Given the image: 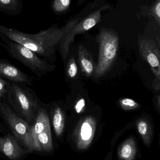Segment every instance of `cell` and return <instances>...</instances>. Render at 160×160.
Here are the masks:
<instances>
[{
	"label": "cell",
	"mask_w": 160,
	"mask_h": 160,
	"mask_svg": "<svg viewBox=\"0 0 160 160\" xmlns=\"http://www.w3.org/2000/svg\"><path fill=\"white\" fill-rule=\"evenodd\" d=\"M147 13L145 16H152L154 18L156 24L160 26V0H155L151 6L147 7Z\"/></svg>",
	"instance_id": "obj_19"
},
{
	"label": "cell",
	"mask_w": 160,
	"mask_h": 160,
	"mask_svg": "<svg viewBox=\"0 0 160 160\" xmlns=\"http://www.w3.org/2000/svg\"><path fill=\"white\" fill-rule=\"evenodd\" d=\"M97 122L93 117H87L81 120L74 132L75 142L79 150L87 149L92 142Z\"/></svg>",
	"instance_id": "obj_8"
},
{
	"label": "cell",
	"mask_w": 160,
	"mask_h": 160,
	"mask_svg": "<svg viewBox=\"0 0 160 160\" xmlns=\"http://www.w3.org/2000/svg\"><path fill=\"white\" fill-rule=\"evenodd\" d=\"M0 76L13 83L32 85L34 79L5 59L0 58Z\"/></svg>",
	"instance_id": "obj_9"
},
{
	"label": "cell",
	"mask_w": 160,
	"mask_h": 160,
	"mask_svg": "<svg viewBox=\"0 0 160 160\" xmlns=\"http://www.w3.org/2000/svg\"><path fill=\"white\" fill-rule=\"evenodd\" d=\"M104 9L105 7L101 8L78 22L73 28L62 37L58 47L63 59L67 58L70 50V44L74 41L75 36L85 33L96 26L101 21V13Z\"/></svg>",
	"instance_id": "obj_6"
},
{
	"label": "cell",
	"mask_w": 160,
	"mask_h": 160,
	"mask_svg": "<svg viewBox=\"0 0 160 160\" xmlns=\"http://www.w3.org/2000/svg\"><path fill=\"white\" fill-rule=\"evenodd\" d=\"M78 61L82 72L89 77L94 73L95 67L94 62L91 53L82 45H79L78 49Z\"/></svg>",
	"instance_id": "obj_12"
},
{
	"label": "cell",
	"mask_w": 160,
	"mask_h": 160,
	"mask_svg": "<svg viewBox=\"0 0 160 160\" xmlns=\"http://www.w3.org/2000/svg\"><path fill=\"white\" fill-rule=\"evenodd\" d=\"M86 0H78V5H80V4H82Z\"/></svg>",
	"instance_id": "obj_24"
},
{
	"label": "cell",
	"mask_w": 160,
	"mask_h": 160,
	"mask_svg": "<svg viewBox=\"0 0 160 160\" xmlns=\"http://www.w3.org/2000/svg\"><path fill=\"white\" fill-rule=\"evenodd\" d=\"M120 105L122 109L125 110H132L138 108L139 105L132 99L124 98L119 101Z\"/></svg>",
	"instance_id": "obj_20"
},
{
	"label": "cell",
	"mask_w": 160,
	"mask_h": 160,
	"mask_svg": "<svg viewBox=\"0 0 160 160\" xmlns=\"http://www.w3.org/2000/svg\"><path fill=\"white\" fill-rule=\"evenodd\" d=\"M157 99H158V108H160V96H158V98H157Z\"/></svg>",
	"instance_id": "obj_25"
},
{
	"label": "cell",
	"mask_w": 160,
	"mask_h": 160,
	"mask_svg": "<svg viewBox=\"0 0 160 160\" xmlns=\"http://www.w3.org/2000/svg\"><path fill=\"white\" fill-rule=\"evenodd\" d=\"M86 107V101L84 98L79 99L75 105V109L78 114L82 113Z\"/></svg>",
	"instance_id": "obj_23"
},
{
	"label": "cell",
	"mask_w": 160,
	"mask_h": 160,
	"mask_svg": "<svg viewBox=\"0 0 160 160\" xmlns=\"http://www.w3.org/2000/svg\"><path fill=\"white\" fill-rule=\"evenodd\" d=\"M138 44L141 57L150 66L155 76L156 82L153 84V87L158 90L160 88V50L154 41L146 37H139Z\"/></svg>",
	"instance_id": "obj_7"
},
{
	"label": "cell",
	"mask_w": 160,
	"mask_h": 160,
	"mask_svg": "<svg viewBox=\"0 0 160 160\" xmlns=\"http://www.w3.org/2000/svg\"><path fill=\"white\" fill-rule=\"evenodd\" d=\"M137 153L136 146L133 138L131 137L125 140L118 150L119 158L122 160H132Z\"/></svg>",
	"instance_id": "obj_14"
},
{
	"label": "cell",
	"mask_w": 160,
	"mask_h": 160,
	"mask_svg": "<svg viewBox=\"0 0 160 160\" xmlns=\"http://www.w3.org/2000/svg\"><path fill=\"white\" fill-rule=\"evenodd\" d=\"M0 152L13 160H19L29 152L19 145L13 135L10 133L5 136H0Z\"/></svg>",
	"instance_id": "obj_10"
},
{
	"label": "cell",
	"mask_w": 160,
	"mask_h": 160,
	"mask_svg": "<svg viewBox=\"0 0 160 160\" xmlns=\"http://www.w3.org/2000/svg\"><path fill=\"white\" fill-rule=\"evenodd\" d=\"M49 126H50V121L47 112L44 108L41 107L34 122L31 127V137L34 151L40 152L37 141V135Z\"/></svg>",
	"instance_id": "obj_11"
},
{
	"label": "cell",
	"mask_w": 160,
	"mask_h": 160,
	"mask_svg": "<svg viewBox=\"0 0 160 160\" xmlns=\"http://www.w3.org/2000/svg\"><path fill=\"white\" fill-rule=\"evenodd\" d=\"M22 0H0V12L8 15L17 16L23 12Z\"/></svg>",
	"instance_id": "obj_13"
},
{
	"label": "cell",
	"mask_w": 160,
	"mask_h": 160,
	"mask_svg": "<svg viewBox=\"0 0 160 160\" xmlns=\"http://www.w3.org/2000/svg\"><path fill=\"white\" fill-rule=\"evenodd\" d=\"M137 127L144 143L149 147L152 136V129L149 122L145 118L138 120L137 122Z\"/></svg>",
	"instance_id": "obj_17"
},
{
	"label": "cell",
	"mask_w": 160,
	"mask_h": 160,
	"mask_svg": "<svg viewBox=\"0 0 160 160\" xmlns=\"http://www.w3.org/2000/svg\"><path fill=\"white\" fill-rule=\"evenodd\" d=\"M70 5L71 0H53L51 3V9L56 14H62L68 11Z\"/></svg>",
	"instance_id": "obj_18"
},
{
	"label": "cell",
	"mask_w": 160,
	"mask_h": 160,
	"mask_svg": "<svg viewBox=\"0 0 160 160\" xmlns=\"http://www.w3.org/2000/svg\"><path fill=\"white\" fill-rule=\"evenodd\" d=\"M80 21L79 18L72 19L62 28L57 24L35 34L25 33L15 28L0 24V36L13 40L34 51L42 58L53 63L56 51L62 37Z\"/></svg>",
	"instance_id": "obj_1"
},
{
	"label": "cell",
	"mask_w": 160,
	"mask_h": 160,
	"mask_svg": "<svg viewBox=\"0 0 160 160\" xmlns=\"http://www.w3.org/2000/svg\"><path fill=\"white\" fill-rule=\"evenodd\" d=\"M67 73L68 77L71 78H74L77 74V65L75 58L73 57H71L68 61Z\"/></svg>",
	"instance_id": "obj_21"
},
{
	"label": "cell",
	"mask_w": 160,
	"mask_h": 160,
	"mask_svg": "<svg viewBox=\"0 0 160 160\" xmlns=\"http://www.w3.org/2000/svg\"><path fill=\"white\" fill-rule=\"evenodd\" d=\"M37 139L40 152H49L53 150L54 147L51 135V126L39 134L37 135Z\"/></svg>",
	"instance_id": "obj_15"
},
{
	"label": "cell",
	"mask_w": 160,
	"mask_h": 160,
	"mask_svg": "<svg viewBox=\"0 0 160 160\" xmlns=\"http://www.w3.org/2000/svg\"><path fill=\"white\" fill-rule=\"evenodd\" d=\"M99 43L98 62L95 67L94 78L102 77L111 67L118 51L119 38L113 30L103 28L97 37Z\"/></svg>",
	"instance_id": "obj_4"
},
{
	"label": "cell",
	"mask_w": 160,
	"mask_h": 160,
	"mask_svg": "<svg viewBox=\"0 0 160 160\" xmlns=\"http://www.w3.org/2000/svg\"><path fill=\"white\" fill-rule=\"evenodd\" d=\"M0 45L5 48L13 58L21 62L37 77L42 78L51 72L55 65L41 58L36 53L22 45L3 36H0Z\"/></svg>",
	"instance_id": "obj_3"
},
{
	"label": "cell",
	"mask_w": 160,
	"mask_h": 160,
	"mask_svg": "<svg viewBox=\"0 0 160 160\" xmlns=\"http://www.w3.org/2000/svg\"><path fill=\"white\" fill-rule=\"evenodd\" d=\"M0 117L11 129L14 136L29 152L34 151L31 137V125L19 117L9 104L0 101Z\"/></svg>",
	"instance_id": "obj_5"
},
{
	"label": "cell",
	"mask_w": 160,
	"mask_h": 160,
	"mask_svg": "<svg viewBox=\"0 0 160 160\" xmlns=\"http://www.w3.org/2000/svg\"><path fill=\"white\" fill-rule=\"evenodd\" d=\"M6 96L13 110L29 124L32 125L41 108L34 92L18 83H12Z\"/></svg>",
	"instance_id": "obj_2"
},
{
	"label": "cell",
	"mask_w": 160,
	"mask_h": 160,
	"mask_svg": "<svg viewBox=\"0 0 160 160\" xmlns=\"http://www.w3.org/2000/svg\"><path fill=\"white\" fill-rule=\"evenodd\" d=\"M11 83L0 76V101H3L7 95Z\"/></svg>",
	"instance_id": "obj_22"
},
{
	"label": "cell",
	"mask_w": 160,
	"mask_h": 160,
	"mask_svg": "<svg viewBox=\"0 0 160 160\" xmlns=\"http://www.w3.org/2000/svg\"><path fill=\"white\" fill-rule=\"evenodd\" d=\"M52 123L56 135L60 137L63 133L65 123L64 113L60 107H55L53 109Z\"/></svg>",
	"instance_id": "obj_16"
}]
</instances>
